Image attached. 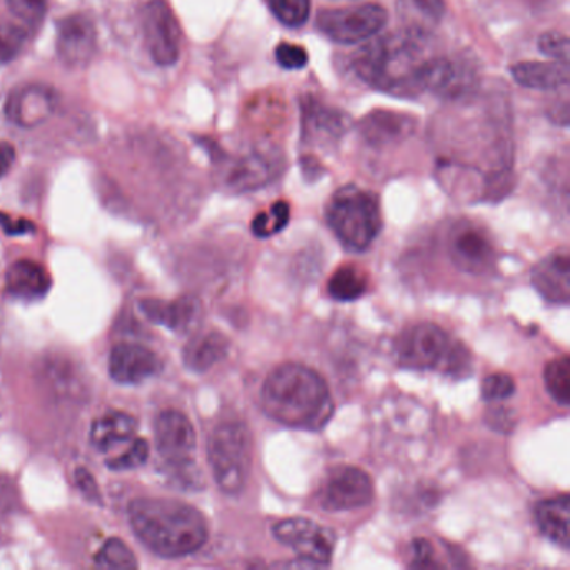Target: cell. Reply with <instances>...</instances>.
<instances>
[{"instance_id":"obj_13","label":"cell","mask_w":570,"mask_h":570,"mask_svg":"<svg viewBox=\"0 0 570 570\" xmlns=\"http://www.w3.org/2000/svg\"><path fill=\"white\" fill-rule=\"evenodd\" d=\"M347 112L329 108L320 99L305 96L301 99V139L316 146H332L350 130Z\"/></svg>"},{"instance_id":"obj_34","label":"cell","mask_w":570,"mask_h":570,"mask_svg":"<svg viewBox=\"0 0 570 570\" xmlns=\"http://www.w3.org/2000/svg\"><path fill=\"white\" fill-rule=\"evenodd\" d=\"M147 457H149V445H147V442L143 440V438H136V440L126 448V451L109 459L105 466L111 470L121 472V470H131L144 466Z\"/></svg>"},{"instance_id":"obj_22","label":"cell","mask_w":570,"mask_h":570,"mask_svg":"<svg viewBox=\"0 0 570 570\" xmlns=\"http://www.w3.org/2000/svg\"><path fill=\"white\" fill-rule=\"evenodd\" d=\"M445 11V0H396V15L402 31L424 40H428L440 25Z\"/></svg>"},{"instance_id":"obj_6","label":"cell","mask_w":570,"mask_h":570,"mask_svg":"<svg viewBox=\"0 0 570 570\" xmlns=\"http://www.w3.org/2000/svg\"><path fill=\"white\" fill-rule=\"evenodd\" d=\"M208 459L216 485L227 495L245 489L252 467V440L242 422L217 425L208 440Z\"/></svg>"},{"instance_id":"obj_11","label":"cell","mask_w":570,"mask_h":570,"mask_svg":"<svg viewBox=\"0 0 570 570\" xmlns=\"http://www.w3.org/2000/svg\"><path fill=\"white\" fill-rule=\"evenodd\" d=\"M143 32L150 57L158 66H172L181 54V29L166 0H149L143 9Z\"/></svg>"},{"instance_id":"obj_20","label":"cell","mask_w":570,"mask_h":570,"mask_svg":"<svg viewBox=\"0 0 570 570\" xmlns=\"http://www.w3.org/2000/svg\"><path fill=\"white\" fill-rule=\"evenodd\" d=\"M139 306L147 320L176 333L191 332L201 318L200 301L191 297L175 301L143 300Z\"/></svg>"},{"instance_id":"obj_26","label":"cell","mask_w":570,"mask_h":570,"mask_svg":"<svg viewBox=\"0 0 570 570\" xmlns=\"http://www.w3.org/2000/svg\"><path fill=\"white\" fill-rule=\"evenodd\" d=\"M569 505V495L562 493L559 498L540 502L536 508V521L540 532L563 549H569L570 544Z\"/></svg>"},{"instance_id":"obj_43","label":"cell","mask_w":570,"mask_h":570,"mask_svg":"<svg viewBox=\"0 0 570 570\" xmlns=\"http://www.w3.org/2000/svg\"><path fill=\"white\" fill-rule=\"evenodd\" d=\"M15 163V147L11 143L0 141V178H4L11 171Z\"/></svg>"},{"instance_id":"obj_14","label":"cell","mask_w":570,"mask_h":570,"mask_svg":"<svg viewBox=\"0 0 570 570\" xmlns=\"http://www.w3.org/2000/svg\"><path fill=\"white\" fill-rule=\"evenodd\" d=\"M56 91L49 86L24 85L12 89L4 112L9 123L32 130L46 123L56 111Z\"/></svg>"},{"instance_id":"obj_8","label":"cell","mask_w":570,"mask_h":570,"mask_svg":"<svg viewBox=\"0 0 570 570\" xmlns=\"http://www.w3.org/2000/svg\"><path fill=\"white\" fill-rule=\"evenodd\" d=\"M155 437L156 448L172 472L191 477L193 455L197 450V432L188 416L178 410L159 413L156 418Z\"/></svg>"},{"instance_id":"obj_21","label":"cell","mask_w":570,"mask_h":570,"mask_svg":"<svg viewBox=\"0 0 570 570\" xmlns=\"http://www.w3.org/2000/svg\"><path fill=\"white\" fill-rule=\"evenodd\" d=\"M532 283L549 303L567 305L570 298V259L567 252L554 253L532 271Z\"/></svg>"},{"instance_id":"obj_40","label":"cell","mask_w":570,"mask_h":570,"mask_svg":"<svg viewBox=\"0 0 570 570\" xmlns=\"http://www.w3.org/2000/svg\"><path fill=\"white\" fill-rule=\"evenodd\" d=\"M487 422H489V427L498 432H508L514 427V416H512L511 409H502V406L490 410Z\"/></svg>"},{"instance_id":"obj_41","label":"cell","mask_w":570,"mask_h":570,"mask_svg":"<svg viewBox=\"0 0 570 570\" xmlns=\"http://www.w3.org/2000/svg\"><path fill=\"white\" fill-rule=\"evenodd\" d=\"M0 226L8 235L18 236L34 232V224L25 220H11L8 214H0Z\"/></svg>"},{"instance_id":"obj_28","label":"cell","mask_w":570,"mask_h":570,"mask_svg":"<svg viewBox=\"0 0 570 570\" xmlns=\"http://www.w3.org/2000/svg\"><path fill=\"white\" fill-rule=\"evenodd\" d=\"M367 275L355 265L339 266L328 281L329 297L336 301H344V303L358 300L367 293Z\"/></svg>"},{"instance_id":"obj_31","label":"cell","mask_w":570,"mask_h":570,"mask_svg":"<svg viewBox=\"0 0 570 570\" xmlns=\"http://www.w3.org/2000/svg\"><path fill=\"white\" fill-rule=\"evenodd\" d=\"M288 221H290V204L287 201H277L270 211L259 213L253 220V235L256 238H271L287 227Z\"/></svg>"},{"instance_id":"obj_30","label":"cell","mask_w":570,"mask_h":570,"mask_svg":"<svg viewBox=\"0 0 570 570\" xmlns=\"http://www.w3.org/2000/svg\"><path fill=\"white\" fill-rule=\"evenodd\" d=\"M94 563L99 569L131 570L137 567L133 550L120 539H109L96 554Z\"/></svg>"},{"instance_id":"obj_19","label":"cell","mask_w":570,"mask_h":570,"mask_svg":"<svg viewBox=\"0 0 570 570\" xmlns=\"http://www.w3.org/2000/svg\"><path fill=\"white\" fill-rule=\"evenodd\" d=\"M415 120L395 111H373L358 124V133L368 146L383 147L402 143L415 131Z\"/></svg>"},{"instance_id":"obj_2","label":"cell","mask_w":570,"mask_h":570,"mask_svg":"<svg viewBox=\"0 0 570 570\" xmlns=\"http://www.w3.org/2000/svg\"><path fill=\"white\" fill-rule=\"evenodd\" d=\"M259 399L271 421L298 431H320L335 410L322 375L300 364L275 368L262 383Z\"/></svg>"},{"instance_id":"obj_36","label":"cell","mask_w":570,"mask_h":570,"mask_svg":"<svg viewBox=\"0 0 570 570\" xmlns=\"http://www.w3.org/2000/svg\"><path fill=\"white\" fill-rule=\"evenodd\" d=\"M515 393L514 378L507 373H493L483 380L482 396L487 402H502Z\"/></svg>"},{"instance_id":"obj_10","label":"cell","mask_w":570,"mask_h":570,"mask_svg":"<svg viewBox=\"0 0 570 570\" xmlns=\"http://www.w3.org/2000/svg\"><path fill=\"white\" fill-rule=\"evenodd\" d=\"M373 482L365 470L339 466L323 480L318 501L325 511L348 512L367 507L373 501Z\"/></svg>"},{"instance_id":"obj_39","label":"cell","mask_w":570,"mask_h":570,"mask_svg":"<svg viewBox=\"0 0 570 570\" xmlns=\"http://www.w3.org/2000/svg\"><path fill=\"white\" fill-rule=\"evenodd\" d=\"M410 567H415V569H437V567H442V563L435 557L434 546L428 540H413Z\"/></svg>"},{"instance_id":"obj_12","label":"cell","mask_w":570,"mask_h":570,"mask_svg":"<svg viewBox=\"0 0 570 570\" xmlns=\"http://www.w3.org/2000/svg\"><path fill=\"white\" fill-rule=\"evenodd\" d=\"M479 82V69L467 57H432L425 92L445 99L472 94Z\"/></svg>"},{"instance_id":"obj_16","label":"cell","mask_w":570,"mask_h":570,"mask_svg":"<svg viewBox=\"0 0 570 570\" xmlns=\"http://www.w3.org/2000/svg\"><path fill=\"white\" fill-rule=\"evenodd\" d=\"M283 159L270 149H256L243 158L236 159L226 175L224 185L235 193H248L265 188L280 175Z\"/></svg>"},{"instance_id":"obj_32","label":"cell","mask_w":570,"mask_h":570,"mask_svg":"<svg viewBox=\"0 0 570 570\" xmlns=\"http://www.w3.org/2000/svg\"><path fill=\"white\" fill-rule=\"evenodd\" d=\"M268 4L275 18L291 29L306 24L312 12L310 0H268Z\"/></svg>"},{"instance_id":"obj_7","label":"cell","mask_w":570,"mask_h":570,"mask_svg":"<svg viewBox=\"0 0 570 570\" xmlns=\"http://www.w3.org/2000/svg\"><path fill=\"white\" fill-rule=\"evenodd\" d=\"M389 14L378 4L328 9L316 18V27L333 43L357 44L371 40L385 27Z\"/></svg>"},{"instance_id":"obj_29","label":"cell","mask_w":570,"mask_h":570,"mask_svg":"<svg viewBox=\"0 0 570 570\" xmlns=\"http://www.w3.org/2000/svg\"><path fill=\"white\" fill-rule=\"evenodd\" d=\"M544 383L547 392L560 405L567 406L570 402V358L567 355L554 358L544 370Z\"/></svg>"},{"instance_id":"obj_5","label":"cell","mask_w":570,"mask_h":570,"mask_svg":"<svg viewBox=\"0 0 570 570\" xmlns=\"http://www.w3.org/2000/svg\"><path fill=\"white\" fill-rule=\"evenodd\" d=\"M395 350L399 364L412 370H444L451 375L469 370L470 355L466 347L454 344L447 332L434 323L406 329Z\"/></svg>"},{"instance_id":"obj_18","label":"cell","mask_w":570,"mask_h":570,"mask_svg":"<svg viewBox=\"0 0 570 570\" xmlns=\"http://www.w3.org/2000/svg\"><path fill=\"white\" fill-rule=\"evenodd\" d=\"M161 360L155 351L137 344H120L109 357V375L121 385H139L161 371Z\"/></svg>"},{"instance_id":"obj_37","label":"cell","mask_w":570,"mask_h":570,"mask_svg":"<svg viewBox=\"0 0 570 570\" xmlns=\"http://www.w3.org/2000/svg\"><path fill=\"white\" fill-rule=\"evenodd\" d=\"M539 51L544 56L560 63H569V37L562 32L550 31L539 37Z\"/></svg>"},{"instance_id":"obj_4","label":"cell","mask_w":570,"mask_h":570,"mask_svg":"<svg viewBox=\"0 0 570 570\" xmlns=\"http://www.w3.org/2000/svg\"><path fill=\"white\" fill-rule=\"evenodd\" d=\"M326 223L350 252H365L382 232V211L377 197L355 185L339 188L326 204Z\"/></svg>"},{"instance_id":"obj_35","label":"cell","mask_w":570,"mask_h":570,"mask_svg":"<svg viewBox=\"0 0 570 570\" xmlns=\"http://www.w3.org/2000/svg\"><path fill=\"white\" fill-rule=\"evenodd\" d=\"M9 11L31 27L43 24L49 9V0H8Z\"/></svg>"},{"instance_id":"obj_27","label":"cell","mask_w":570,"mask_h":570,"mask_svg":"<svg viewBox=\"0 0 570 570\" xmlns=\"http://www.w3.org/2000/svg\"><path fill=\"white\" fill-rule=\"evenodd\" d=\"M227 348H230V342L226 336L216 332L204 333L186 345L182 361L189 370L203 373L226 357Z\"/></svg>"},{"instance_id":"obj_15","label":"cell","mask_w":570,"mask_h":570,"mask_svg":"<svg viewBox=\"0 0 570 570\" xmlns=\"http://www.w3.org/2000/svg\"><path fill=\"white\" fill-rule=\"evenodd\" d=\"M448 248L454 265L466 273H487L495 261V249L489 235L472 223H460L455 227Z\"/></svg>"},{"instance_id":"obj_42","label":"cell","mask_w":570,"mask_h":570,"mask_svg":"<svg viewBox=\"0 0 570 570\" xmlns=\"http://www.w3.org/2000/svg\"><path fill=\"white\" fill-rule=\"evenodd\" d=\"M76 480H78L79 489L85 493L86 498L91 499L94 502H101V495H99L98 485H96L94 479L91 473L86 469H78L76 472Z\"/></svg>"},{"instance_id":"obj_9","label":"cell","mask_w":570,"mask_h":570,"mask_svg":"<svg viewBox=\"0 0 570 570\" xmlns=\"http://www.w3.org/2000/svg\"><path fill=\"white\" fill-rule=\"evenodd\" d=\"M278 543L290 547L301 560L313 566H326L332 562L336 537L332 528L323 527L310 518H287L273 527Z\"/></svg>"},{"instance_id":"obj_24","label":"cell","mask_w":570,"mask_h":570,"mask_svg":"<svg viewBox=\"0 0 570 570\" xmlns=\"http://www.w3.org/2000/svg\"><path fill=\"white\" fill-rule=\"evenodd\" d=\"M511 72L515 82L528 89L552 91L569 85V64L560 60L554 63L525 60V63L514 64Z\"/></svg>"},{"instance_id":"obj_38","label":"cell","mask_w":570,"mask_h":570,"mask_svg":"<svg viewBox=\"0 0 570 570\" xmlns=\"http://www.w3.org/2000/svg\"><path fill=\"white\" fill-rule=\"evenodd\" d=\"M275 57H277V63L288 70L303 69L309 64V53L297 44H280L275 49Z\"/></svg>"},{"instance_id":"obj_33","label":"cell","mask_w":570,"mask_h":570,"mask_svg":"<svg viewBox=\"0 0 570 570\" xmlns=\"http://www.w3.org/2000/svg\"><path fill=\"white\" fill-rule=\"evenodd\" d=\"M27 32L24 27L0 18V64L14 60L24 49Z\"/></svg>"},{"instance_id":"obj_23","label":"cell","mask_w":570,"mask_h":570,"mask_svg":"<svg viewBox=\"0 0 570 570\" xmlns=\"http://www.w3.org/2000/svg\"><path fill=\"white\" fill-rule=\"evenodd\" d=\"M5 287L18 300L37 301L51 290V278L40 262L21 259L9 268Z\"/></svg>"},{"instance_id":"obj_25","label":"cell","mask_w":570,"mask_h":570,"mask_svg":"<svg viewBox=\"0 0 570 570\" xmlns=\"http://www.w3.org/2000/svg\"><path fill=\"white\" fill-rule=\"evenodd\" d=\"M137 431V421L130 413L109 412L92 424L91 444L96 450L109 451L127 444Z\"/></svg>"},{"instance_id":"obj_17","label":"cell","mask_w":570,"mask_h":570,"mask_svg":"<svg viewBox=\"0 0 570 570\" xmlns=\"http://www.w3.org/2000/svg\"><path fill=\"white\" fill-rule=\"evenodd\" d=\"M56 51L66 67H85L96 53V27L88 15L72 14L57 21Z\"/></svg>"},{"instance_id":"obj_3","label":"cell","mask_w":570,"mask_h":570,"mask_svg":"<svg viewBox=\"0 0 570 570\" xmlns=\"http://www.w3.org/2000/svg\"><path fill=\"white\" fill-rule=\"evenodd\" d=\"M134 536L156 556L179 559L208 540V524L198 508L172 499L141 498L127 507Z\"/></svg>"},{"instance_id":"obj_1","label":"cell","mask_w":570,"mask_h":570,"mask_svg":"<svg viewBox=\"0 0 570 570\" xmlns=\"http://www.w3.org/2000/svg\"><path fill=\"white\" fill-rule=\"evenodd\" d=\"M424 37L402 31L365 44L354 57V70L361 81L395 98H416L425 92L428 66Z\"/></svg>"}]
</instances>
